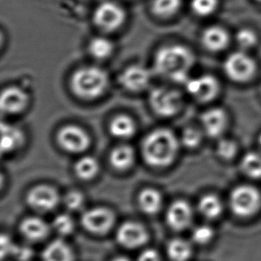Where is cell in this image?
Returning a JSON list of instances; mask_svg holds the SVG:
<instances>
[{
  "mask_svg": "<svg viewBox=\"0 0 261 261\" xmlns=\"http://www.w3.org/2000/svg\"><path fill=\"white\" fill-rule=\"evenodd\" d=\"M10 256L14 257L18 261H29L33 256V251L27 246H20L14 244Z\"/></svg>",
  "mask_w": 261,
  "mask_h": 261,
  "instance_id": "8d00e7d4",
  "label": "cell"
},
{
  "mask_svg": "<svg viewBox=\"0 0 261 261\" xmlns=\"http://www.w3.org/2000/svg\"><path fill=\"white\" fill-rule=\"evenodd\" d=\"M115 223V214L112 210L96 207L86 211L82 217L84 229L94 234H105L113 228Z\"/></svg>",
  "mask_w": 261,
  "mask_h": 261,
  "instance_id": "9c48e42d",
  "label": "cell"
},
{
  "mask_svg": "<svg viewBox=\"0 0 261 261\" xmlns=\"http://www.w3.org/2000/svg\"><path fill=\"white\" fill-rule=\"evenodd\" d=\"M29 102L28 94L19 87L5 88L0 97L1 111L7 114H18L23 112L28 107Z\"/></svg>",
  "mask_w": 261,
  "mask_h": 261,
  "instance_id": "9a60e30c",
  "label": "cell"
},
{
  "mask_svg": "<svg viewBox=\"0 0 261 261\" xmlns=\"http://www.w3.org/2000/svg\"><path fill=\"white\" fill-rule=\"evenodd\" d=\"M219 6V0H192L191 9L198 16L206 17L213 14Z\"/></svg>",
  "mask_w": 261,
  "mask_h": 261,
  "instance_id": "1f68e13d",
  "label": "cell"
},
{
  "mask_svg": "<svg viewBox=\"0 0 261 261\" xmlns=\"http://www.w3.org/2000/svg\"><path fill=\"white\" fill-rule=\"evenodd\" d=\"M185 85L187 92L200 102H211L219 95L220 92L219 81L210 74L190 78Z\"/></svg>",
  "mask_w": 261,
  "mask_h": 261,
  "instance_id": "30bf717a",
  "label": "cell"
},
{
  "mask_svg": "<svg viewBox=\"0 0 261 261\" xmlns=\"http://www.w3.org/2000/svg\"><path fill=\"white\" fill-rule=\"evenodd\" d=\"M52 227L61 237H68L74 231V220L71 216L62 213L54 219Z\"/></svg>",
  "mask_w": 261,
  "mask_h": 261,
  "instance_id": "f546056e",
  "label": "cell"
},
{
  "mask_svg": "<svg viewBox=\"0 0 261 261\" xmlns=\"http://www.w3.org/2000/svg\"><path fill=\"white\" fill-rule=\"evenodd\" d=\"M114 44L105 36H96L88 43V53L96 60H106L114 53Z\"/></svg>",
  "mask_w": 261,
  "mask_h": 261,
  "instance_id": "cb8c5ba5",
  "label": "cell"
},
{
  "mask_svg": "<svg viewBox=\"0 0 261 261\" xmlns=\"http://www.w3.org/2000/svg\"><path fill=\"white\" fill-rule=\"evenodd\" d=\"M198 210L206 219H218L222 214V201L216 194H205L199 201Z\"/></svg>",
  "mask_w": 261,
  "mask_h": 261,
  "instance_id": "484cf974",
  "label": "cell"
},
{
  "mask_svg": "<svg viewBox=\"0 0 261 261\" xmlns=\"http://www.w3.org/2000/svg\"><path fill=\"white\" fill-rule=\"evenodd\" d=\"M138 204L142 212L145 214L155 215L159 213L163 207V195L154 188H145L138 195Z\"/></svg>",
  "mask_w": 261,
  "mask_h": 261,
  "instance_id": "44dd1931",
  "label": "cell"
},
{
  "mask_svg": "<svg viewBox=\"0 0 261 261\" xmlns=\"http://www.w3.org/2000/svg\"><path fill=\"white\" fill-rule=\"evenodd\" d=\"M25 137L22 130L14 125L1 123V152L10 153L24 144Z\"/></svg>",
  "mask_w": 261,
  "mask_h": 261,
  "instance_id": "d6986e66",
  "label": "cell"
},
{
  "mask_svg": "<svg viewBox=\"0 0 261 261\" xmlns=\"http://www.w3.org/2000/svg\"><path fill=\"white\" fill-rule=\"evenodd\" d=\"M180 140L173 131L158 128L145 137L142 143V155L153 168H166L174 163L179 150Z\"/></svg>",
  "mask_w": 261,
  "mask_h": 261,
  "instance_id": "7a4b0ae2",
  "label": "cell"
},
{
  "mask_svg": "<svg viewBox=\"0 0 261 261\" xmlns=\"http://www.w3.org/2000/svg\"><path fill=\"white\" fill-rule=\"evenodd\" d=\"M110 133L114 138L127 139L134 136L137 125L134 120L127 115H119L113 118L109 126Z\"/></svg>",
  "mask_w": 261,
  "mask_h": 261,
  "instance_id": "603a6c76",
  "label": "cell"
},
{
  "mask_svg": "<svg viewBox=\"0 0 261 261\" xmlns=\"http://www.w3.org/2000/svg\"><path fill=\"white\" fill-rule=\"evenodd\" d=\"M64 205L71 212H79L85 205V196L79 191H70L64 196Z\"/></svg>",
  "mask_w": 261,
  "mask_h": 261,
  "instance_id": "e575fe53",
  "label": "cell"
},
{
  "mask_svg": "<svg viewBox=\"0 0 261 261\" xmlns=\"http://www.w3.org/2000/svg\"><path fill=\"white\" fill-rule=\"evenodd\" d=\"M134 149L127 145H120L113 149L110 154V163L117 170L125 171L134 165Z\"/></svg>",
  "mask_w": 261,
  "mask_h": 261,
  "instance_id": "7402d4cb",
  "label": "cell"
},
{
  "mask_svg": "<svg viewBox=\"0 0 261 261\" xmlns=\"http://www.w3.org/2000/svg\"><path fill=\"white\" fill-rule=\"evenodd\" d=\"M195 58L193 51L181 44H170L160 47L153 59V68L158 74L171 82L186 84Z\"/></svg>",
  "mask_w": 261,
  "mask_h": 261,
  "instance_id": "6da1fadb",
  "label": "cell"
},
{
  "mask_svg": "<svg viewBox=\"0 0 261 261\" xmlns=\"http://www.w3.org/2000/svg\"><path fill=\"white\" fill-rule=\"evenodd\" d=\"M99 1H100V2H101V1H103V0H99Z\"/></svg>",
  "mask_w": 261,
  "mask_h": 261,
  "instance_id": "7bdbcfd3",
  "label": "cell"
},
{
  "mask_svg": "<svg viewBox=\"0 0 261 261\" xmlns=\"http://www.w3.org/2000/svg\"><path fill=\"white\" fill-rule=\"evenodd\" d=\"M0 244H1V258H4L7 256H10L15 244L13 243V241L11 240L10 237L3 233L1 236Z\"/></svg>",
  "mask_w": 261,
  "mask_h": 261,
  "instance_id": "74e56055",
  "label": "cell"
},
{
  "mask_svg": "<svg viewBox=\"0 0 261 261\" xmlns=\"http://www.w3.org/2000/svg\"><path fill=\"white\" fill-rule=\"evenodd\" d=\"M19 230L26 240L32 243H38L48 237L50 226L41 218L28 217L21 221Z\"/></svg>",
  "mask_w": 261,
  "mask_h": 261,
  "instance_id": "e0dca14e",
  "label": "cell"
},
{
  "mask_svg": "<svg viewBox=\"0 0 261 261\" xmlns=\"http://www.w3.org/2000/svg\"><path fill=\"white\" fill-rule=\"evenodd\" d=\"M241 170L243 173L252 179L261 178V154L249 152L244 154L241 161Z\"/></svg>",
  "mask_w": 261,
  "mask_h": 261,
  "instance_id": "f1b7e54d",
  "label": "cell"
},
{
  "mask_svg": "<svg viewBox=\"0 0 261 261\" xmlns=\"http://www.w3.org/2000/svg\"><path fill=\"white\" fill-rule=\"evenodd\" d=\"M149 103L153 113L158 116H175L183 108V95L176 89L159 87L151 91Z\"/></svg>",
  "mask_w": 261,
  "mask_h": 261,
  "instance_id": "8992f818",
  "label": "cell"
},
{
  "mask_svg": "<svg viewBox=\"0 0 261 261\" xmlns=\"http://www.w3.org/2000/svg\"><path fill=\"white\" fill-rule=\"evenodd\" d=\"M57 140L61 148L70 153H81L88 150L91 139L83 128L76 125H66L58 131Z\"/></svg>",
  "mask_w": 261,
  "mask_h": 261,
  "instance_id": "ba28073f",
  "label": "cell"
},
{
  "mask_svg": "<svg viewBox=\"0 0 261 261\" xmlns=\"http://www.w3.org/2000/svg\"><path fill=\"white\" fill-rule=\"evenodd\" d=\"M116 240L120 246L133 250L148 242V231L140 223L128 221L120 225L117 230Z\"/></svg>",
  "mask_w": 261,
  "mask_h": 261,
  "instance_id": "7c38bea8",
  "label": "cell"
},
{
  "mask_svg": "<svg viewBox=\"0 0 261 261\" xmlns=\"http://www.w3.org/2000/svg\"><path fill=\"white\" fill-rule=\"evenodd\" d=\"M26 201L36 212H51L59 204L60 194L55 187L39 185L29 191Z\"/></svg>",
  "mask_w": 261,
  "mask_h": 261,
  "instance_id": "8fae6325",
  "label": "cell"
},
{
  "mask_svg": "<svg viewBox=\"0 0 261 261\" xmlns=\"http://www.w3.org/2000/svg\"><path fill=\"white\" fill-rule=\"evenodd\" d=\"M237 42L242 50L251 49L258 43L257 33L249 28L241 29L237 33Z\"/></svg>",
  "mask_w": 261,
  "mask_h": 261,
  "instance_id": "d6a6232c",
  "label": "cell"
},
{
  "mask_svg": "<svg viewBox=\"0 0 261 261\" xmlns=\"http://www.w3.org/2000/svg\"><path fill=\"white\" fill-rule=\"evenodd\" d=\"M182 7V0H151L150 10L155 17L168 20L174 17Z\"/></svg>",
  "mask_w": 261,
  "mask_h": 261,
  "instance_id": "d4e9b609",
  "label": "cell"
},
{
  "mask_svg": "<svg viewBox=\"0 0 261 261\" xmlns=\"http://www.w3.org/2000/svg\"><path fill=\"white\" fill-rule=\"evenodd\" d=\"M167 254L171 261H187L192 257L193 248L187 241L174 238L167 244Z\"/></svg>",
  "mask_w": 261,
  "mask_h": 261,
  "instance_id": "4316f807",
  "label": "cell"
},
{
  "mask_svg": "<svg viewBox=\"0 0 261 261\" xmlns=\"http://www.w3.org/2000/svg\"><path fill=\"white\" fill-rule=\"evenodd\" d=\"M238 152L237 143L231 139H221L217 146V153L219 158L225 161L233 159Z\"/></svg>",
  "mask_w": 261,
  "mask_h": 261,
  "instance_id": "836d02e7",
  "label": "cell"
},
{
  "mask_svg": "<svg viewBox=\"0 0 261 261\" xmlns=\"http://www.w3.org/2000/svg\"><path fill=\"white\" fill-rule=\"evenodd\" d=\"M43 261H74L71 246L62 239L54 240L43 250Z\"/></svg>",
  "mask_w": 261,
  "mask_h": 261,
  "instance_id": "ffe728a7",
  "label": "cell"
},
{
  "mask_svg": "<svg viewBox=\"0 0 261 261\" xmlns=\"http://www.w3.org/2000/svg\"><path fill=\"white\" fill-rule=\"evenodd\" d=\"M258 144H259V146L261 147V134L259 136V138H258Z\"/></svg>",
  "mask_w": 261,
  "mask_h": 261,
  "instance_id": "60d3db41",
  "label": "cell"
},
{
  "mask_svg": "<svg viewBox=\"0 0 261 261\" xmlns=\"http://www.w3.org/2000/svg\"><path fill=\"white\" fill-rule=\"evenodd\" d=\"M127 11L113 0H103L95 7L93 23L100 32L108 34L119 31L127 21Z\"/></svg>",
  "mask_w": 261,
  "mask_h": 261,
  "instance_id": "277c9868",
  "label": "cell"
},
{
  "mask_svg": "<svg viewBox=\"0 0 261 261\" xmlns=\"http://www.w3.org/2000/svg\"><path fill=\"white\" fill-rule=\"evenodd\" d=\"M193 218V208L187 201L183 200L174 201L167 211V224L171 229L177 232L188 228Z\"/></svg>",
  "mask_w": 261,
  "mask_h": 261,
  "instance_id": "5bb4252c",
  "label": "cell"
},
{
  "mask_svg": "<svg viewBox=\"0 0 261 261\" xmlns=\"http://www.w3.org/2000/svg\"><path fill=\"white\" fill-rule=\"evenodd\" d=\"M111 261H131L129 258H127V257H125V256H118V257H115V258H113V259Z\"/></svg>",
  "mask_w": 261,
  "mask_h": 261,
  "instance_id": "ab89813d",
  "label": "cell"
},
{
  "mask_svg": "<svg viewBox=\"0 0 261 261\" xmlns=\"http://www.w3.org/2000/svg\"><path fill=\"white\" fill-rule=\"evenodd\" d=\"M152 74L147 68L142 65H131L126 68L118 78L120 85L127 91L141 92L148 88Z\"/></svg>",
  "mask_w": 261,
  "mask_h": 261,
  "instance_id": "4fadbf2b",
  "label": "cell"
},
{
  "mask_svg": "<svg viewBox=\"0 0 261 261\" xmlns=\"http://www.w3.org/2000/svg\"><path fill=\"white\" fill-rule=\"evenodd\" d=\"M256 1H258V2H259V3H261V0H256Z\"/></svg>",
  "mask_w": 261,
  "mask_h": 261,
  "instance_id": "b9f144b4",
  "label": "cell"
},
{
  "mask_svg": "<svg viewBox=\"0 0 261 261\" xmlns=\"http://www.w3.org/2000/svg\"><path fill=\"white\" fill-rule=\"evenodd\" d=\"M224 71L226 77L233 82L245 83L253 79L257 71L254 59L245 51L230 54L224 63Z\"/></svg>",
  "mask_w": 261,
  "mask_h": 261,
  "instance_id": "52a82bcc",
  "label": "cell"
},
{
  "mask_svg": "<svg viewBox=\"0 0 261 261\" xmlns=\"http://www.w3.org/2000/svg\"><path fill=\"white\" fill-rule=\"evenodd\" d=\"M109 84L108 74L95 66L82 67L71 79V88L75 95L83 99L97 98L106 92Z\"/></svg>",
  "mask_w": 261,
  "mask_h": 261,
  "instance_id": "3957f363",
  "label": "cell"
},
{
  "mask_svg": "<svg viewBox=\"0 0 261 261\" xmlns=\"http://www.w3.org/2000/svg\"><path fill=\"white\" fill-rule=\"evenodd\" d=\"M138 261H162V258L154 249H145L138 256Z\"/></svg>",
  "mask_w": 261,
  "mask_h": 261,
  "instance_id": "f35d334b",
  "label": "cell"
},
{
  "mask_svg": "<svg viewBox=\"0 0 261 261\" xmlns=\"http://www.w3.org/2000/svg\"><path fill=\"white\" fill-rule=\"evenodd\" d=\"M202 133L196 127H188L184 129L180 138V144L188 149H194L201 145Z\"/></svg>",
  "mask_w": 261,
  "mask_h": 261,
  "instance_id": "4dcf8cb0",
  "label": "cell"
},
{
  "mask_svg": "<svg viewBox=\"0 0 261 261\" xmlns=\"http://www.w3.org/2000/svg\"><path fill=\"white\" fill-rule=\"evenodd\" d=\"M229 204L231 211L238 218H251L260 208V192L250 185L237 187L231 192Z\"/></svg>",
  "mask_w": 261,
  "mask_h": 261,
  "instance_id": "5b68a950",
  "label": "cell"
},
{
  "mask_svg": "<svg viewBox=\"0 0 261 261\" xmlns=\"http://www.w3.org/2000/svg\"><path fill=\"white\" fill-rule=\"evenodd\" d=\"M100 166L97 160L91 156H85L79 160L74 166L76 176L80 179L88 181L95 178L98 174Z\"/></svg>",
  "mask_w": 261,
  "mask_h": 261,
  "instance_id": "83f0119b",
  "label": "cell"
},
{
  "mask_svg": "<svg viewBox=\"0 0 261 261\" xmlns=\"http://www.w3.org/2000/svg\"><path fill=\"white\" fill-rule=\"evenodd\" d=\"M201 43L211 52H219L225 49L229 43V35L220 26H211L205 29L201 34Z\"/></svg>",
  "mask_w": 261,
  "mask_h": 261,
  "instance_id": "ac0fdd59",
  "label": "cell"
},
{
  "mask_svg": "<svg viewBox=\"0 0 261 261\" xmlns=\"http://www.w3.org/2000/svg\"><path fill=\"white\" fill-rule=\"evenodd\" d=\"M214 230L207 225H201L194 228L192 233V238L194 243L200 245H205L212 242L214 238Z\"/></svg>",
  "mask_w": 261,
  "mask_h": 261,
  "instance_id": "d590c367",
  "label": "cell"
},
{
  "mask_svg": "<svg viewBox=\"0 0 261 261\" xmlns=\"http://www.w3.org/2000/svg\"><path fill=\"white\" fill-rule=\"evenodd\" d=\"M201 125L205 134L212 138L221 137L228 125V117L222 108L208 109L201 115Z\"/></svg>",
  "mask_w": 261,
  "mask_h": 261,
  "instance_id": "2e32d148",
  "label": "cell"
}]
</instances>
